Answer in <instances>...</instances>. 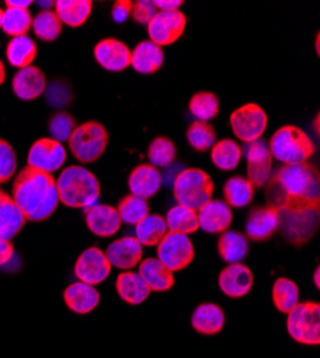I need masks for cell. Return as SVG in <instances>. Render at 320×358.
<instances>
[{"label": "cell", "instance_id": "obj_1", "mask_svg": "<svg viewBox=\"0 0 320 358\" xmlns=\"http://www.w3.org/2000/svg\"><path fill=\"white\" fill-rule=\"evenodd\" d=\"M267 206L276 213L320 211V172L310 162L281 165L266 184Z\"/></svg>", "mask_w": 320, "mask_h": 358}, {"label": "cell", "instance_id": "obj_2", "mask_svg": "<svg viewBox=\"0 0 320 358\" xmlns=\"http://www.w3.org/2000/svg\"><path fill=\"white\" fill-rule=\"evenodd\" d=\"M12 198L27 221L42 222L60 205L56 178L52 173L25 166L12 187Z\"/></svg>", "mask_w": 320, "mask_h": 358}, {"label": "cell", "instance_id": "obj_3", "mask_svg": "<svg viewBox=\"0 0 320 358\" xmlns=\"http://www.w3.org/2000/svg\"><path fill=\"white\" fill-rule=\"evenodd\" d=\"M60 202L75 210H86L98 203L101 185L94 172L81 165H69L56 179Z\"/></svg>", "mask_w": 320, "mask_h": 358}, {"label": "cell", "instance_id": "obj_4", "mask_svg": "<svg viewBox=\"0 0 320 358\" xmlns=\"http://www.w3.org/2000/svg\"><path fill=\"white\" fill-rule=\"evenodd\" d=\"M267 145L273 159H277L283 165L306 164L316 152L312 138L295 125L279 128Z\"/></svg>", "mask_w": 320, "mask_h": 358}, {"label": "cell", "instance_id": "obj_5", "mask_svg": "<svg viewBox=\"0 0 320 358\" xmlns=\"http://www.w3.org/2000/svg\"><path fill=\"white\" fill-rule=\"evenodd\" d=\"M172 194L179 205L200 211L213 199L214 182L211 176L198 168H184L172 182Z\"/></svg>", "mask_w": 320, "mask_h": 358}, {"label": "cell", "instance_id": "obj_6", "mask_svg": "<svg viewBox=\"0 0 320 358\" xmlns=\"http://www.w3.org/2000/svg\"><path fill=\"white\" fill-rule=\"evenodd\" d=\"M109 134L98 121H86L75 128L68 146L74 158L86 165L97 162L106 151Z\"/></svg>", "mask_w": 320, "mask_h": 358}, {"label": "cell", "instance_id": "obj_7", "mask_svg": "<svg viewBox=\"0 0 320 358\" xmlns=\"http://www.w3.org/2000/svg\"><path fill=\"white\" fill-rule=\"evenodd\" d=\"M287 333L299 344L319 345L320 304L316 301L299 303L287 314Z\"/></svg>", "mask_w": 320, "mask_h": 358}, {"label": "cell", "instance_id": "obj_8", "mask_svg": "<svg viewBox=\"0 0 320 358\" xmlns=\"http://www.w3.org/2000/svg\"><path fill=\"white\" fill-rule=\"evenodd\" d=\"M277 215L280 234L295 247L306 245L319 229L320 211L277 213Z\"/></svg>", "mask_w": 320, "mask_h": 358}, {"label": "cell", "instance_id": "obj_9", "mask_svg": "<svg viewBox=\"0 0 320 358\" xmlns=\"http://www.w3.org/2000/svg\"><path fill=\"white\" fill-rule=\"evenodd\" d=\"M269 125L266 110L257 103H246L230 115V127L239 141L250 143L261 139Z\"/></svg>", "mask_w": 320, "mask_h": 358}, {"label": "cell", "instance_id": "obj_10", "mask_svg": "<svg viewBox=\"0 0 320 358\" xmlns=\"http://www.w3.org/2000/svg\"><path fill=\"white\" fill-rule=\"evenodd\" d=\"M157 257L171 273H177L193 262L195 251L190 236L168 232L157 245Z\"/></svg>", "mask_w": 320, "mask_h": 358}, {"label": "cell", "instance_id": "obj_11", "mask_svg": "<svg viewBox=\"0 0 320 358\" xmlns=\"http://www.w3.org/2000/svg\"><path fill=\"white\" fill-rule=\"evenodd\" d=\"M187 16L181 10L157 12L147 24V32L153 43L160 48L176 43L186 32Z\"/></svg>", "mask_w": 320, "mask_h": 358}, {"label": "cell", "instance_id": "obj_12", "mask_svg": "<svg viewBox=\"0 0 320 358\" xmlns=\"http://www.w3.org/2000/svg\"><path fill=\"white\" fill-rule=\"evenodd\" d=\"M67 157V149L61 142L52 138H41L29 149L26 166L53 173L65 165Z\"/></svg>", "mask_w": 320, "mask_h": 358}, {"label": "cell", "instance_id": "obj_13", "mask_svg": "<svg viewBox=\"0 0 320 358\" xmlns=\"http://www.w3.org/2000/svg\"><path fill=\"white\" fill-rule=\"evenodd\" d=\"M247 162V179L250 184L257 188H265L273 172V157L269 151L266 141L258 139L247 143L244 149Z\"/></svg>", "mask_w": 320, "mask_h": 358}, {"label": "cell", "instance_id": "obj_14", "mask_svg": "<svg viewBox=\"0 0 320 358\" xmlns=\"http://www.w3.org/2000/svg\"><path fill=\"white\" fill-rule=\"evenodd\" d=\"M111 270L112 265L105 252L98 247H91L78 257L74 273L81 282L95 287L109 277Z\"/></svg>", "mask_w": 320, "mask_h": 358}, {"label": "cell", "instance_id": "obj_15", "mask_svg": "<svg viewBox=\"0 0 320 358\" xmlns=\"http://www.w3.org/2000/svg\"><path fill=\"white\" fill-rule=\"evenodd\" d=\"M97 64L108 72H124L131 66V49L115 38L101 39L94 48Z\"/></svg>", "mask_w": 320, "mask_h": 358}, {"label": "cell", "instance_id": "obj_16", "mask_svg": "<svg viewBox=\"0 0 320 358\" xmlns=\"http://www.w3.org/2000/svg\"><path fill=\"white\" fill-rule=\"evenodd\" d=\"M254 284V275L250 268L242 262L228 264L218 275V287L228 298L246 296Z\"/></svg>", "mask_w": 320, "mask_h": 358}, {"label": "cell", "instance_id": "obj_17", "mask_svg": "<svg viewBox=\"0 0 320 358\" xmlns=\"http://www.w3.org/2000/svg\"><path fill=\"white\" fill-rule=\"evenodd\" d=\"M279 231V215L270 206H254L246 221V238L263 243Z\"/></svg>", "mask_w": 320, "mask_h": 358}, {"label": "cell", "instance_id": "obj_18", "mask_svg": "<svg viewBox=\"0 0 320 358\" xmlns=\"http://www.w3.org/2000/svg\"><path fill=\"white\" fill-rule=\"evenodd\" d=\"M85 222L90 231L99 238L113 236L121 228V218L116 208L105 203H95L83 210Z\"/></svg>", "mask_w": 320, "mask_h": 358}, {"label": "cell", "instance_id": "obj_19", "mask_svg": "<svg viewBox=\"0 0 320 358\" xmlns=\"http://www.w3.org/2000/svg\"><path fill=\"white\" fill-rule=\"evenodd\" d=\"M48 80L43 71L38 66L19 69L12 79V92L20 101L31 102L45 94Z\"/></svg>", "mask_w": 320, "mask_h": 358}, {"label": "cell", "instance_id": "obj_20", "mask_svg": "<svg viewBox=\"0 0 320 358\" xmlns=\"http://www.w3.org/2000/svg\"><path fill=\"white\" fill-rule=\"evenodd\" d=\"M142 245L135 236H123L113 241L106 248V258L112 266L120 268L123 271H131L142 261Z\"/></svg>", "mask_w": 320, "mask_h": 358}, {"label": "cell", "instance_id": "obj_21", "mask_svg": "<svg viewBox=\"0 0 320 358\" xmlns=\"http://www.w3.org/2000/svg\"><path fill=\"white\" fill-rule=\"evenodd\" d=\"M198 227L211 235L225 232L232 222L231 208L220 199H211L197 211Z\"/></svg>", "mask_w": 320, "mask_h": 358}, {"label": "cell", "instance_id": "obj_22", "mask_svg": "<svg viewBox=\"0 0 320 358\" xmlns=\"http://www.w3.org/2000/svg\"><path fill=\"white\" fill-rule=\"evenodd\" d=\"M162 185V175L158 168L150 164L137 165L128 176V188L132 195L144 199L153 198Z\"/></svg>", "mask_w": 320, "mask_h": 358}, {"label": "cell", "instance_id": "obj_23", "mask_svg": "<svg viewBox=\"0 0 320 358\" xmlns=\"http://www.w3.org/2000/svg\"><path fill=\"white\" fill-rule=\"evenodd\" d=\"M64 301L72 313L86 315L98 307L101 295L95 287L78 281L65 288Z\"/></svg>", "mask_w": 320, "mask_h": 358}, {"label": "cell", "instance_id": "obj_24", "mask_svg": "<svg viewBox=\"0 0 320 358\" xmlns=\"http://www.w3.org/2000/svg\"><path fill=\"white\" fill-rule=\"evenodd\" d=\"M27 220L19 210L13 198L0 188V240L12 241L23 229Z\"/></svg>", "mask_w": 320, "mask_h": 358}, {"label": "cell", "instance_id": "obj_25", "mask_svg": "<svg viewBox=\"0 0 320 358\" xmlns=\"http://www.w3.org/2000/svg\"><path fill=\"white\" fill-rule=\"evenodd\" d=\"M165 61L162 48L151 41H142L131 50V66L141 75L157 73Z\"/></svg>", "mask_w": 320, "mask_h": 358}, {"label": "cell", "instance_id": "obj_26", "mask_svg": "<svg viewBox=\"0 0 320 358\" xmlns=\"http://www.w3.org/2000/svg\"><path fill=\"white\" fill-rule=\"evenodd\" d=\"M225 324V315L221 307L214 303L200 304L193 315L191 325L194 330L202 336H216L223 331Z\"/></svg>", "mask_w": 320, "mask_h": 358}, {"label": "cell", "instance_id": "obj_27", "mask_svg": "<svg viewBox=\"0 0 320 358\" xmlns=\"http://www.w3.org/2000/svg\"><path fill=\"white\" fill-rule=\"evenodd\" d=\"M138 274L148 285L151 292L169 291L176 284L174 273H171L158 258H147L141 261Z\"/></svg>", "mask_w": 320, "mask_h": 358}, {"label": "cell", "instance_id": "obj_28", "mask_svg": "<svg viewBox=\"0 0 320 358\" xmlns=\"http://www.w3.org/2000/svg\"><path fill=\"white\" fill-rule=\"evenodd\" d=\"M115 288L121 300L130 306L142 304L151 294V289L139 274L132 271H124L116 277Z\"/></svg>", "mask_w": 320, "mask_h": 358}, {"label": "cell", "instance_id": "obj_29", "mask_svg": "<svg viewBox=\"0 0 320 358\" xmlns=\"http://www.w3.org/2000/svg\"><path fill=\"white\" fill-rule=\"evenodd\" d=\"M91 0H57L55 2V13L61 19L62 24L69 27H81L86 23L92 13Z\"/></svg>", "mask_w": 320, "mask_h": 358}, {"label": "cell", "instance_id": "obj_30", "mask_svg": "<svg viewBox=\"0 0 320 358\" xmlns=\"http://www.w3.org/2000/svg\"><path fill=\"white\" fill-rule=\"evenodd\" d=\"M217 251L227 264H239L249 254V241L244 234L227 229L218 238Z\"/></svg>", "mask_w": 320, "mask_h": 358}, {"label": "cell", "instance_id": "obj_31", "mask_svg": "<svg viewBox=\"0 0 320 358\" xmlns=\"http://www.w3.org/2000/svg\"><path fill=\"white\" fill-rule=\"evenodd\" d=\"M38 57L36 42L31 36L12 38L6 46L8 62L19 69L32 66Z\"/></svg>", "mask_w": 320, "mask_h": 358}, {"label": "cell", "instance_id": "obj_32", "mask_svg": "<svg viewBox=\"0 0 320 358\" xmlns=\"http://www.w3.org/2000/svg\"><path fill=\"white\" fill-rule=\"evenodd\" d=\"M223 195L230 208H244L254 199V187L246 176L235 175L225 181Z\"/></svg>", "mask_w": 320, "mask_h": 358}, {"label": "cell", "instance_id": "obj_33", "mask_svg": "<svg viewBox=\"0 0 320 358\" xmlns=\"http://www.w3.org/2000/svg\"><path fill=\"white\" fill-rule=\"evenodd\" d=\"M168 234L165 218L150 214L135 225V238L142 247H157Z\"/></svg>", "mask_w": 320, "mask_h": 358}, {"label": "cell", "instance_id": "obj_34", "mask_svg": "<svg viewBox=\"0 0 320 358\" xmlns=\"http://www.w3.org/2000/svg\"><path fill=\"white\" fill-rule=\"evenodd\" d=\"M211 161L220 171L236 169L243 158V148L232 139L216 141L211 146Z\"/></svg>", "mask_w": 320, "mask_h": 358}, {"label": "cell", "instance_id": "obj_35", "mask_svg": "<svg viewBox=\"0 0 320 358\" xmlns=\"http://www.w3.org/2000/svg\"><path fill=\"white\" fill-rule=\"evenodd\" d=\"M168 232L181 234V235H191L200 229L198 227V217L197 213L186 208L183 205H176L168 210L165 217Z\"/></svg>", "mask_w": 320, "mask_h": 358}, {"label": "cell", "instance_id": "obj_36", "mask_svg": "<svg viewBox=\"0 0 320 358\" xmlns=\"http://www.w3.org/2000/svg\"><path fill=\"white\" fill-rule=\"evenodd\" d=\"M299 287L292 280L280 277L274 281L272 298L274 307L281 314H288L299 304Z\"/></svg>", "mask_w": 320, "mask_h": 358}, {"label": "cell", "instance_id": "obj_37", "mask_svg": "<svg viewBox=\"0 0 320 358\" xmlns=\"http://www.w3.org/2000/svg\"><path fill=\"white\" fill-rule=\"evenodd\" d=\"M32 31L42 42H55L62 35L64 24L55 10L43 9L34 17Z\"/></svg>", "mask_w": 320, "mask_h": 358}, {"label": "cell", "instance_id": "obj_38", "mask_svg": "<svg viewBox=\"0 0 320 358\" xmlns=\"http://www.w3.org/2000/svg\"><path fill=\"white\" fill-rule=\"evenodd\" d=\"M32 22L34 16L29 9L6 8L2 17V31L11 38L26 36L32 29Z\"/></svg>", "mask_w": 320, "mask_h": 358}, {"label": "cell", "instance_id": "obj_39", "mask_svg": "<svg viewBox=\"0 0 320 358\" xmlns=\"http://www.w3.org/2000/svg\"><path fill=\"white\" fill-rule=\"evenodd\" d=\"M188 109L195 121L210 122L220 113V101L216 94L209 91H201L191 96L188 102Z\"/></svg>", "mask_w": 320, "mask_h": 358}, {"label": "cell", "instance_id": "obj_40", "mask_svg": "<svg viewBox=\"0 0 320 358\" xmlns=\"http://www.w3.org/2000/svg\"><path fill=\"white\" fill-rule=\"evenodd\" d=\"M116 211H118L121 222H124L127 225H137L145 217L150 215L148 199H144V198L132 195V194L125 195L120 201Z\"/></svg>", "mask_w": 320, "mask_h": 358}, {"label": "cell", "instance_id": "obj_41", "mask_svg": "<svg viewBox=\"0 0 320 358\" xmlns=\"http://www.w3.org/2000/svg\"><path fill=\"white\" fill-rule=\"evenodd\" d=\"M177 157V146L167 136H157L151 141L147 149L150 165L155 168H168Z\"/></svg>", "mask_w": 320, "mask_h": 358}, {"label": "cell", "instance_id": "obj_42", "mask_svg": "<svg viewBox=\"0 0 320 358\" xmlns=\"http://www.w3.org/2000/svg\"><path fill=\"white\" fill-rule=\"evenodd\" d=\"M186 138L188 141V145L194 149L195 152H206L217 141L216 129L210 122H202V121H194L187 132Z\"/></svg>", "mask_w": 320, "mask_h": 358}, {"label": "cell", "instance_id": "obj_43", "mask_svg": "<svg viewBox=\"0 0 320 358\" xmlns=\"http://www.w3.org/2000/svg\"><path fill=\"white\" fill-rule=\"evenodd\" d=\"M76 119L74 115L65 110H57L53 113L48 122V129L50 134V138L57 142H68L72 132L76 128Z\"/></svg>", "mask_w": 320, "mask_h": 358}, {"label": "cell", "instance_id": "obj_44", "mask_svg": "<svg viewBox=\"0 0 320 358\" xmlns=\"http://www.w3.org/2000/svg\"><path fill=\"white\" fill-rule=\"evenodd\" d=\"M18 169V155L13 146L0 138V185L9 182Z\"/></svg>", "mask_w": 320, "mask_h": 358}, {"label": "cell", "instance_id": "obj_45", "mask_svg": "<svg viewBox=\"0 0 320 358\" xmlns=\"http://www.w3.org/2000/svg\"><path fill=\"white\" fill-rule=\"evenodd\" d=\"M72 87L64 80H53L46 85V102L53 108H65L72 102Z\"/></svg>", "mask_w": 320, "mask_h": 358}, {"label": "cell", "instance_id": "obj_46", "mask_svg": "<svg viewBox=\"0 0 320 358\" xmlns=\"http://www.w3.org/2000/svg\"><path fill=\"white\" fill-rule=\"evenodd\" d=\"M157 8L154 2H150V0H137V2H132V9H131V17L134 19L135 23L147 26L153 17L157 15Z\"/></svg>", "mask_w": 320, "mask_h": 358}, {"label": "cell", "instance_id": "obj_47", "mask_svg": "<svg viewBox=\"0 0 320 358\" xmlns=\"http://www.w3.org/2000/svg\"><path fill=\"white\" fill-rule=\"evenodd\" d=\"M131 9H132V2L130 0H118L115 2L112 9H111V16L115 23H124L131 17Z\"/></svg>", "mask_w": 320, "mask_h": 358}, {"label": "cell", "instance_id": "obj_48", "mask_svg": "<svg viewBox=\"0 0 320 358\" xmlns=\"http://www.w3.org/2000/svg\"><path fill=\"white\" fill-rule=\"evenodd\" d=\"M15 255V247L12 241H4L0 240V266L6 265L12 261Z\"/></svg>", "mask_w": 320, "mask_h": 358}, {"label": "cell", "instance_id": "obj_49", "mask_svg": "<svg viewBox=\"0 0 320 358\" xmlns=\"http://www.w3.org/2000/svg\"><path fill=\"white\" fill-rule=\"evenodd\" d=\"M154 5L158 12L180 10V8L183 6V0H155Z\"/></svg>", "mask_w": 320, "mask_h": 358}, {"label": "cell", "instance_id": "obj_50", "mask_svg": "<svg viewBox=\"0 0 320 358\" xmlns=\"http://www.w3.org/2000/svg\"><path fill=\"white\" fill-rule=\"evenodd\" d=\"M34 2L32 0H26V2H19V0H6V8H18V9H29Z\"/></svg>", "mask_w": 320, "mask_h": 358}, {"label": "cell", "instance_id": "obj_51", "mask_svg": "<svg viewBox=\"0 0 320 358\" xmlns=\"http://www.w3.org/2000/svg\"><path fill=\"white\" fill-rule=\"evenodd\" d=\"M6 80V68L5 64L2 62V59H0V86H2Z\"/></svg>", "mask_w": 320, "mask_h": 358}, {"label": "cell", "instance_id": "obj_52", "mask_svg": "<svg viewBox=\"0 0 320 358\" xmlns=\"http://www.w3.org/2000/svg\"><path fill=\"white\" fill-rule=\"evenodd\" d=\"M319 274H320V270H319V266L316 268L314 270V275H313V281H314V285H316V288H319L320 287V280H319Z\"/></svg>", "mask_w": 320, "mask_h": 358}, {"label": "cell", "instance_id": "obj_53", "mask_svg": "<svg viewBox=\"0 0 320 358\" xmlns=\"http://www.w3.org/2000/svg\"><path fill=\"white\" fill-rule=\"evenodd\" d=\"M314 132L319 135V113L314 117Z\"/></svg>", "mask_w": 320, "mask_h": 358}, {"label": "cell", "instance_id": "obj_54", "mask_svg": "<svg viewBox=\"0 0 320 358\" xmlns=\"http://www.w3.org/2000/svg\"><path fill=\"white\" fill-rule=\"evenodd\" d=\"M2 17H4V10L0 8V29H2Z\"/></svg>", "mask_w": 320, "mask_h": 358}, {"label": "cell", "instance_id": "obj_55", "mask_svg": "<svg viewBox=\"0 0 320 358\" xmlns=\"http://www.w3.org/2000/svg\"><path fill=\"white\" fill-rule=\"evenodd\" d=\"M316 52L319 53V35L316 36Z\"/></svg>", "mask_w": 320, "mask_h": 358}]
</instances>
